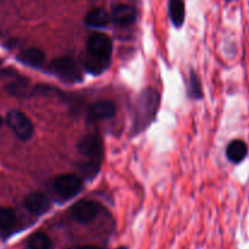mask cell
<instances>
[{"mask_svg": "<svg viewBox=\"0 0 249 249\" xmlns=\"http://www.w3.org/2000/svg\"><path fill=\"white\" fill-rule=\"evenodd\" d=\"M159 104L160 95L158 90L153 88H147L138 95L133 105L131 135L138 136L149 127L157 116Z\"/></svg>", "mask_w": 249, "mask_h": 249, "instance_id": "1", "label": "cell"}, {"mask_svg": "<svg viewBox=\"0 0 249 249\" xmlns=\"http://www.w3.org/2000/svg\"><path fill=\"white\" fill-rule=\"evenodd\" d=\"M112 54V40L104 33H95L88 38L85 68L92 75H100L107 70Z\"/></svg>", "mask_w": 249, "mask_h": 249, "instance_id": "2", "label": "cell"}, {"mask_svg": "<svg viewBox=\"0 0 249 249\" xmlns=\"http://www.w3.org/2000/svg\"><path fill=\"white\" fill-rule=\"evenodd\" d=\"M78 153L82 157V171L87 177H94L104 159L103 141L95 133L85 136L78 142Z\"/></svg>", "mask_w": 249, "mask_h": 249, "instance_id": "3", "label": "cell"}, {"mask_svg": "<svg viewBox=\"0 0 249 249\" xmlns=\"http://www.w3.org/2000/svg\"><path fill=\"white\" fill-rule=\"evenodd\" d=\"M50 70L56 77L66 83H78L83 80L80 64L71 56H61L53 60Z\"/></svg>", "mask_w": 249, "mask_h": 249, "instance_id": "4", "label": "cell"}, {"mask_svg": "<svg viewBox=\"0 0 249 249\" xmlns=\"http://www.w3.org/2000/svg\"><path fill=\"white\" fill-rule=\"evenodd\" d=\"M6 122L16 137L20 138L21 141H28L32 138L35 127H33L32 121L23 112L13 110L6 115Z\"/></svg>", "mask_w": 249, "mask_h": 249, "instance_id": "5", "label": "cell"}, {"mask_svg": "<svg viewBox=\"0 0 249 249\" xmlns=\"http://www.w3.org/2000/svg\"><path fill=\"white\" fill-rule=\"evenodd\" d=\"M54 190L62 198L70 199L82 190V181L76 175H60L54 181Z\"/></svg>", "mask_w": 249, "mask_h": 249, "instance_id": "6", "label": "cell"}, {"mask_svg": "<svg viewBox=\"0 0 249 249\" xmlns=\"http://www.w3.org/2000/svg\"><path fill=\"white\" fill-rule=\"evenodd\" d=\"M100 205L93 200H80L72 205L70 209V215L78 224H89L99 214Z\"/></svg>", "mask_w": 249, "mask_h": 249, "instance_id": "7", "label": "cell"}, {"mask_svg": "<svg viewBox=\"0 0 249 249\" xmlns=\"http://www.w3.org/2000/svg\"><path fill=\"white\" fill-rule=\"evenodd\" d=\"M116 114V104L110 100H102V102H97L89 107L88 111V119L89 121H103V120H107L112 117Z\"/></svg>", "mask_w": 249, "mask_h": 249, "instance_id": "8", "label": "cell"}, {"mask_svg": "<svg viewBox=\"0 0 249 249\" xmlns=\"http://www.w3.org/2000/svg\"><path fill=\"white\" fill-rule=\"evenodd\" d=\"M111 20L119 26H130L137 20V11L135 8L124 4H119L112 8Z\"/></svg>", "mask_w": 249, "mask_h": 249, "instance_id": "9", "label": "cell"}, {"mask_svg": "<svg viewBox=\"0 0 249 249\" xmlns=\"http://www.w3.org/2000/svg\"><path fill=\"white\" fill-rule=\"evenodd\" d=\"M25 207L33 214H43L49 209L50 203L42 192H33L25 198Z\"/></svg>", "mask_w": 249, "mask_h": 249, "instance_id": "10", "label": "cell"}, {"mask_svg": "<svg viewBox=\"0 0 249 249\" xmlns=\"http://www.w3.org/2000/svg\"><path fill=\"white\" fill-rule=\"evenodd\" d=\"M110 20H111V16L109 15V13H107V10H104V9L102 8H97L90 10L89 13L86 15L85 23L88 27L102 28L109 25Z\"/></svg>", "mask_w": 249, "mask_h": 249, "instance_id": "11", "label": "cell"}, {"mask_svg": "<svg viewBox=\"0 0 249 249\" xmlns=\"http://www.w3.org/2000/svg\"><path fill=\"white\" fill-rule=\"evenodd\" d=\"M18 57L22 64L31 66V68H40L45 60L44 53L38 48H30L21 53Z\"/></svg>", "mask_w": 249, "mask_h": 249, "instance_id": "12", "label": "cell"}, {"mask_svg": "<svg viewBox=\"0 0 249 249\" xmlns=\"http://www.w3.org/2000/svg\"><path fill=\"white\" fill-rule=\"evenodd\" d=\"M247 153H248V147L241 140L232 141L226 149L227 159L233 164H238L242 160H244V158L247 157Z\"/></svg>", "mask_w": 249, "mask_h": 249, "instance_id": "13", "label": "cell"}, {"mask_svg": "<svg viewBox=\"0 0 249 249\" xmlns=\"http://www.w3.org/2000/svg\"><path fill=\"white\" fill-rule=\"evenodd\" d=\"M169 15L175 27H181L183 25L184 16H186L183 0H170Z\"/></svg>", "mask_w": 249, "mask_h": 249, "instance_id": "14", "label": "cell"}, {"mask_svg": "<svg viewBox=\"0 0 249 249\" xmlns=\"http://www.w3.org/2000/svg\"><path fill=\"white\" fill-rule=\"evenodd\" d=\"M16 215L10 208H0V230L8 231L15 225Z\"/></svg>", "mask_w": 249, "mask_h": 249, "instance_id": "15", "label": "cell"}, {"mask_svg": "<svg viewBox=\"0 0 249 249\" xmlns=\"http://www.w3.org/2000/svg\"><path fill=\"white\" fill-rule=\"evenodd\" d=\"M52 242L44 233H35L28 241V249H50Z\"/></svg>", "mask_w": 249, "mask_h": 249, "instance_id": "16", "label": "cell"}, {"mask_svg": "<svg viewBox=\"0 0 249 249\" xmlns=\"http://www.w3.org/2000/svg\"><path fill=\"white\" fill-rule=\"evenodd\" d=\"M188 94L193 99H202L203 92L200 87V82L195 72H191L190 82H188Z\"/></svg>", "mask_w": 249, "mask_h": 249, "instance_id": "17", "label": "cell"}, {"mask_svg": "<svg viewBox=\"0 0 249 249\" xmlns=\"http://www.w3.org/2000/svg\"><path fill=\"white\" fill-rule=\"evenodd\" d=\"M78 249H99V248H97V247H94V246H83Z\"/></svg>", "mask_w": 249, "mask_h": 249, "instance_id": "18", "label": "cell"}, {"mask_svg": "<svg viewBox=\"0 0 249 249\" xmlns=\"http://www.w3.org/2000/svg\"><path fill=\"white\" fill-rule=\"evenodd\" d=\"M117 249H127V248H126V247H119Z\"/></svg>", "mask_w": 249, "mask_h": 249, "instance_id": "19", "label": "cell"}, {"mask_svg": "<svg viewBox=\"0 0 249 249\" xmlns=\"http://www.w3.org/2000/svg\"><path fill=\"white\" fill-rule=\"evenodd\" d=\"M1 124H3V120H1V117H0V126H1Z\"/></svg>", "mask_w": 249, "mask_h": 249, "instance_id": "20", "label": "cell"}]
</instances>
